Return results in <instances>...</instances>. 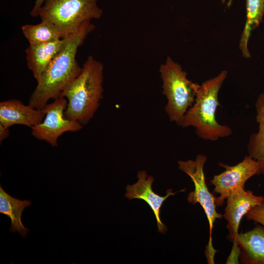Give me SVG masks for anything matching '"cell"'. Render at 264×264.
I'll list each match as a JSON object with an SVG mask.
<instances>
[{
  "instance_id": "ac0fdd59",
  "label": "cell",
  "mask_w": 264,
  "mask_h": 264,
  "mask_svg": "<svg viewBox=\"0 0 264 264\" xmlns=\"http://www.w3.org/2000/svg\"><path fill=\"white\" fill-rule=\"evenodd\" d=\"M248 220H252L264 226V202L252 208L245 216Z\"/></svg>"
},
{
  "instance_id": "6da1fadb",
  "label": "cell",
  "mask_w": 264,
  "mask_h": 264,
  "mask_svg": "<svg viewBox=\"0 0 264 264\" xmlns=\"http://www.w3.org/2000/svg\"><path fill=\"white\" fill-rule=\"evenodd\" d=\"M94 29V25L91 22H87L67 36L65 46L37 82L28 105L33 108L42 110L50 100L63 97L82 69L76 59L78 48Z\"/></svg>"
},
{
  "instance_id": "2e32d148",
  "label": "cell",
  "mask_w": 264,
  "mask_h": 264,
  "mask_svg": "<svg viewBox=\"0 0 264 264\" xmlns=\"http://www.w3.org/2000/svg\"><path fill=\"white\" fill-rule=\"evenodd\" d=\"M255 106L259 128L257 132L250 136L247 150L248 155L261 164L262 174L264 175V91L258 96Z\"/></svg>"
},
{
  "instance_id": "44dd1931",
  "label": "cell",
  "mask_w": 264,
  "mask_h": 264,
  "mask_svg": "<svg viewBox=\"0 0 264 264\" xmlns=\"http://www.w3.org/2000/svg\"><path fill=\"white\" fill-rule=\"evenodd\" d=\"M224 1V0H223Z\"/></svg>"
},
{
  "instance_id": "e0dca14e",
  "label": "cell",
  "mask_w": 264,
  "mask_h": 264,
  "mask_svg": "<svg viewBox=\"0 0 264 264\" xmlns=\"http://www.w3.org/2000/svg\"><path fill=\"white\" fill-rule=\"evenodd\" d=\"M22 31L29 44L34 45L62 39L64 37L60 29L50 22L41 20L37 24H25Z\"/></svg>"
},
{
  "instance_id": "277c9868",
  "label": "cell",
  "mask_w": 264,
  "mask_h": 264,
  "mask_svg": "<svg viewBox=\"0 0 264 264\" xmlns=\"http://www.w3.org/2000/svg\"><path fill=\"white\" fill-rule=\"evenodd\" d=\"M162 93L167 103L165 110L169 120L181 126L188 110L193 105L200 85L190 80L181 66L168 56L159 69Z\"/></svg>"
},
{
  "instance_id": "52a82bcc",
  "label": "cell",
  "mask_w": 264,
  "mask_h": 264,
  "mask_svg": "<svg viewBox=\"0 0 264 264\" xmlns=\"http://www.w3.org/2000/svg\"><path fill=\"white\" fill-rule=\"evenodd\" d=\"M226 206L223 217L227 221L229 232L228 240L233 242V246L226 261L227 264L237 263L240 249L236 244L239 228L242 218L253 207L264 202V197L254 195L251 191H245L239 187L226 198Z\"/></svg>"
},
{
  "instance_id": "7a4b0ae2",
  "label": "cell",
  "mask_w": 264,
  "mask_h": 264,
  "mask_svg": "<svg viewBox=\"0 0 264 264\" xmlns=\"http://www.w3.org/2000/svg\"><path fill=\"white\" fill-rule=\"evenodd\" d=\"M104 66L89 56L78 76L66 89L63 97L67 101L65 116L87 125L93 117L103 98Z\"/></svg>"
},
{
  "instance_id": "5bb4252c",
  "label": "cell",
  "mask_w": 264,
  "mask_h": 264,
  "mask_svg": "<svg viewBox=\"0 0 264 264\" xmlns=\"http://www.w3.org/2000/svg\"><path fill=\"white\" fill-rule=\"evenodd\" d=\"M31 204L29 200H21L12 197L0 185V213L10 218V230L18 232L23 238L25 237L29 229L23 225L22 216L24 209Z\"/></svg>"
},
{
  "instance_id": "9c48e42d",
  "label": "cell",
  "mask_w": 264,
  "mask_h": 264,
  "mask_svg": "<svg viewBox=\"0 0 264 264\" xmlns=\"http://www.w3.org/2000/svg\"><path fill=\"white\" fill-rule=\"evenodd\" d=\"M219 165L223 167L225 171L215 175L210 180L214 186L213 192L220 195L216 198L215 202L218 206L222 205L224 200L235 190L239 187L244 188L245 183L252 176L262 174L260 163L248 155L234 166L222 163H220Z\"/></svg>"
},
{
  "instance_id": "3957f363",
  "label": "cell",
  "mask_w": 264,
  "mask_h": 264,
  "mask_svg": "<svg viewBox=\"0 0 264 264\" xmlns=\"http://www.w3.org/2000/svg\"><path fill=\"white\" fill-rule=\"evenodd\" d=\"M227 74L224 70L203 82L193 105L184 116L181 127H193L198 137L203 140L215 141L232 133L229 127L220 124L216 118L217 109L220 106L219 92Z\"/></svg>"
},
{
  "instance_id": "8992f818",
  "label": "cell",
  "mask_w": 264,
  "mask_h": 264,
  "mask_svg": "<svg viewBox=\"0 0 264 264\" xmlns=\"http://www.w3.org/2000/svg\"><path fill=\"white\" fill-rule=\"evenodd\" d=\"M206 161L207 156L199 154L195 160L178 161V164L179 169L189 176L194 185V190L188 195V201L192 204L199 203L206 216L209 225V240L205 255L209 264H214L217 251L213 246L212 230L216 220L221 219L223 215L217 212L216 198L210 192L205 182L204 166Z\"/></svg>"
},
{
  "instance_id": "4fadbf2b",
  "label": "cell",
  "mask_w": 264,
  "mask_h": 264,
  "mask_svg": "<svg viewBox=\"0 0 264 264\" xmlns=\"http://www.w3.org/2000/svg\"><path fill=\"white\" fill-rule=\"evenodd\" d=\"M236 244L240 249L242 264H264V226L258 225L252 230L239 233Z\"/></svg>"
},
{
  "instance_id": "9a60e30c",
  "label": "cell",
  "mask_w": 264,
  "mask_h": 264,
  "mask_svg": "<svg viewBox=\"0 0 264 264\" xmlns=\"http://www.w3.org/2000/svg\"><path fill=\"white\" fill-rule=\"evenodd\" d=\"M246 19L242 33L239 48L242 56L251 57L248 48V43L252 31L257 28L263 21L264 16V0H246Z\"/></svg>"
},
{
  "instance_id": "ffe728a7",
  "label": "cell",
  "mask_w": 264,
  "mask_h": 264,
  "mask_svg": "<svg viewBox=\"0 0 264 264\" xmlns=\"http://www.w3.org/2000/svg\"><path fill=\"white\" fill-rule=\"evenodd\" d=\"M10 135L9 128L4 126L0 124V143L3 142Z\"/></svg>"
},
{
  "instance_id": "5b68a950",
  "label": "cell",
  "mask_w": 264,
  "mask_h": 264,
  "mask_svg": "<svg viewBox=\"0 0 264 264\" xmlns=\"http://www.w3.org/2000/svg\"><path fill=\"white\" fill-rule=\"evenodd\" d=\"M98 0H46L39 17L51 22L61 31L64 37L69 35L82 24L101 18L103 10Z\"/></svg>"
},
{
  "instance_id": "8fae6325",
  "label": "cell",
  "mask_w": 264,
  "mask_h": 264,
  "mask_svg": "<svg viewBox=\"0 0 264 264\" xmlns=\"http://www.w3.org/2000/svg\"><path fill=\"white\" fill-rule=\"evenodd\" d=\"M45 114V108L36 109L29 105H24L18 99L0 103V124L8 128L15 125H22L31 128L41 123Z\"/></svg>"
},
{
  "instance_id": "30bf717a",
  "label": "cell",
  "mask_w": 264,
  "mask_h": 264,
  "mask_svg": "<svg viewBox=\"0 0 264 264\" xmlns=\"http://www.w3.org/2000/svg\"><path fill=\"white\" fill-rule=\"evenodd\" d=\"M138 181L133 185H128L126 188L125 197L129 199H139L146 202L152 210L155 217L158 231L164 233L167 227L162 223L160 217V209L164 201L170 196H174L179 192L184 191L185 189L173 192L172 189L166 191V195L162 197L156 194L152 189L154 178L148 176L145 171H140L137 173Z\"/></svg>"
},
{
  "instance_id": "7c38bea8",
  "label": "cell",
  "mask_w": 264,
  "mask_h": 264,
  "mask_svg": "<svg viewBox=\"0 0 264 264\" xmlns=\"http://www.w3.org/2000/svg\"><path fill=\"white\" fill-rule=\"evenodd\" d=\"M67 37L62 39L40 44L31 45L25 50L28 68L38 82L47 68L65 46Z\"/></svg>"
},
{
  "instance_id": "d6986e66",
  "label": "cell",
  "mask_w": 264,
  "mask_h": 264,
  "mask_svg": "<svg viewBox=\"0 0 264 264\" xmlns=\"http://www.w3.org/2000/svg\"><path fill=\"white\" fill-rule=\"evenodd\" d=\"M46 0H35L34 5L30 12L31 17L35 18L39 17L40 10Z\"/></svg>"
},
{
  "instance_id": "ba28073f",
  "label": "cell",
  "mask_w": 264,
  "mask_h": 264,
  "mask_svg": "<svg viewBox=\"0 0 264 264\" xmlns=\"http://www.w3.org/2000/svg\"><path fill=\"white\" fill-rule=\"evenodd\" d=\"M67 105V101L64 97L58 98L48 104L45 108L46 114L43 121L31 128L32 135L38 140L46 141L52 146H57L58 138L63 133L81 130L83 125L65 116Z\"/></svg>"
}]
</instances>
